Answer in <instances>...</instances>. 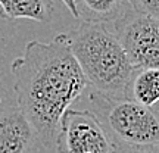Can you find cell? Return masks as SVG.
Returning a JSON list of instances; mask_svg holds the SVG:
<instances>
[{"mask_svg":"<svg viewBox=\"0 0 159 153\" xmlns=\"http://www.w3.org/2000/svg\"><path fill=\"white\" fill-rule=\"evenodd\" d=\"M18 109L28 119L35 142L53 147L62 115L89 87L71 55L65 35L49 43L33 40L11 65Z\"/></svg>","mask_w":159,"mask_h":153,"instance_id":"1","label":"cell"},{"mask_svg":"<svg viewBox=\"0 0 159 153\" xmlns=\"http://www.w3.org/2000/svg\"><path fill=\"white\" fill-rule=\"evenodd\" d=\"M63 35L89 85L103 94L124 97L134 68L109 24L81 19Z\"/></svg>","mask_w":159,"mask_h":153,"instance_id":"2","label":"cell"},{"mask_svg":"<svg viewBox=\"0 0 159 153\" xmlns=\"http://www.w3.org/2000/svg\"><path fill=\"white\" fill-rule=\"evenodd\" d=\"M91 110L102 122L109 138L124 146H158L159 124L153 108H144L125 97H112L93 90Z\"/></svg>","mask_w":159,"mask_h":153,"instance_id":"3","label":"cell"},{"mask_svg":"<svg viewBox=\"0 0 159 153\" xmlns=\"http://www.w3.org/2000/svg\"><path fill=\"white\" fill-rule=\"evenodd\" d=\"M111 29L134 69H158L159 22L156 18L127 9L115 19Z\"/></svg>","mask_w":159,"mask_h":153,"instance_id":"4","label":"cell"},{"mask_svg":"<svg viewBox=\"0 0 159 153\" xmlns=\"http://www.w3.org/2000/svg\"><path fill=\"white\" fill-rule=\"evenodd\" d=\"M59 153H112L114 143L89 109H66L55 140Z\"/></svg>","mask_w":159,"mask_h":153,"instance_id":"5","label":"cell"},{"mask_svg":"<svg viewBox=\"0 0 159 153\" xmlns=\"http://www.w3.org/2000/svg\"><path fill=\"white\" fill-rule=\"evenodd\" d=\"M35 134L18 108H0V153H30Z\"/></svg>","mask_w":159,"mask_h":153,"instance_id":"6","label":"cell"},{"mask_svg":"<svg viewBox=\"0 0 159 153\" xmlns=\"http://www.w3.org/2000/svg\"><path fill=\"white\" fill-rule=\"evenodd\" d=\"M124 97L144 108H155L159 99V71L134 69L127 84Z\"/></svg>","mask_w":159,"mask_h":153,"instance_id":"7","label":"cell"},{"mask_svg":"<svg viewBox=\"0 0 159 153\" xmlns=\"http://www.w3.org/2000/svg\"><path fill=\"white\" fill-rule=\"evenodd\" d=\"M2 16L6 19H30L47 24L52 19L49 0H0Z\"/></svg>","mask_w":159,"mask_h":153,"instance_id":"8","label":"cell"},{"mask_svg":"<svg viewBox=\"0 0 159 153\" xmlns=\"http://www.w3.org/2000/svg\"><path fill=\"white\" fill-rule=\"evenodd\" d=\"M125 0H75L78 19L90 22H114L122 13Z\"/></svg>","mask_w":159,"mask_h":153,"instance_id":"9","label":"cell"},{"mask_svg":"<svg viewBox=\"0 0 159 153\" xmlns=\"http://www.w3.org/2000/svg\"><path fill=\"white\" fill-rule=\"evenodd\" d=\"M131 5V9L137 13L156 18L159 16V0H127Z\"/></svg>","mask_w":159,"mask_h":153,"instance_id":"10","label":"cell"},{"mask_svg":"<svg viewBox=\"0 0 159 153\" xmlns=\"http://www.w3.org/2000/svg\"><path fill=\"white\" fill-rule=\"evenodd\" d=\"M112 153H159L158 146H124L115 144Z\"/></svg>","mask_w":159,"mask_h":153,"instance_id":"11","label":"cell"},{"mask_svg":"<svg viewBox=\"0 0 159 153\" xmlns=\"http://www.w3.org/2000/svg\"><path fill=\"white\" fill-rule=\"evenodd\" d=\"M63 5L68 7L69 13L75 18V19H78V12H77V6H75V0H61Z\"/></svg>","mask_w":159,"mask_h":153,"instance_id":"12","label":"cell"}]
</instances>
